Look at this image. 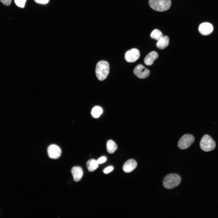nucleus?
<instances>
[{"label": "nucleus", "mask_w": 218, "mask_h": 218, "mask_svg": "<svg viewBox=\"0 0 218 218\" xmlns=\"http://www.w3.org/2000/svg\"><path fill=\"white\" fill-rule=\"evenodd\" d=\"M109 71L108 63L105 61H101L97 64L95 73L97 78L101 81L105 80L107 76Z\"/></svg>", "instance_id": "1"}, {"label": "nucleus", "mask_w": 218, "mask_h": 218, "mask_svg": "<svg viewBox=\"0 0 218 218\" xmlns=\"http://www.w3.org/2000/svg\"><path fill=\"white\" fill-rule=\"evenodd\" d=\"M181 181V177L178 174L171 173L165 177L163 181V185L166 189H171L178 186Z\"/></svg>", "instance_id": "2"}, {"label": "nucleus", "mask_w": 218, "mask_h": 218, "mask_svg": "<svg viewBox=\"0 0 218 218\" xmlns=\"http://www.w3.org/2000/svg\"><path fill=\"white\" fill-rule=\"evenodd\" d=\"M150 7L158 12H164L168 10L171 5L170 0H149Z\"/></svg>", "instance_id": "3"}, {"label": "nucleus", "mask_w": 218, "mask_h": 218, "mask_svg": "<svg viewBox=\"0 0 218 218\" xmlns=\"http://www.w3.org/2000/svg\"><path fill=\"white\" fill-rule=\"evenodd\" d=\"M200 145L202 150L205 152H209L215 148L216 144L215 141L209 135L206 134L201 139Z\"/></svg>", "instance_id": "4"}, {"label": "nucleus", "mask_w": 218, "mask_h": 218, "mask_svg": "<svg viewBox=\"0 0 218 218\" xmlns=\"http://www.w3.org/2000/svg\"><path fill=\"white\" fill-rule=\"evenodd\" d=\"M194 137L190 134H185L179 140L178 143V147L182 150L185 149L191 145L194 140Z\"/></svg>", "instance_id": "5"}, {"label": "nucleus", "mask_w": 218, "mask_h": 218, "mask_svg": "<svg viewBox=\"0 0 218 218\" xmlns=\"http://www.w3.org/2000/svg\"><path fill=\"white\" fill-rule=\"evenodd\" d=\"M140 56L139 51L136 48H132L127 51L125 54L126 61L129 63H132L137 60Z\"/></svg>", "instance_id": "6"}, {"label": "nucleus", "mask_w": 218, "mask_h": 218, "mask_svg": "<svg viewBox=\"0 0 218 218\" xmlns=\"http://www.w3.org/2000/svg\"><path fill=\"white\" fill-rule=\"evenodd\" d=\"M134 73L137 77L144 79L149 76L150 71L141 64L137 65L134 70Z\"/></svg>", "instance_id": "7"}, {"label": "nucleus", "mask_w": 218, "mask_h": 218, "mask_svg": "<svg viewBox=\"0 0 218 218\" xmlns=\"http://www.w3.org/2000/svg\"><path fill=\"white\" fill-rule=\"evenodd\" d=\"M48 157L52 159H57L61 156V150L60 147L56 145L53 144L50 145L47 149Z\"/></svg>", "instance_id": "8"}, {"label": "nucleus", "mask_w": 218, "mask_h": 218, "mask_svg": "<svg viewBox=\"0 0 218 218\" xmlns=\"http://www.w3.org/2000/svg\"><path fill=\"white\" fill-rule=\"evenodd\" d=\"M213 30V27L208 22L203 23L199 25L198 31L200 33L203 35H207L210 34Z\"/></svg>", "instance_id": "9"}, {"label": "nucleus", "mask_w": 218, "mask_h": 218, "mask_svg": "<svg viewBox=\"0 0 218 218\" xmlns=\"http://www.w3.org/2000/svg\"><path fill=\"white\" fill-rule=\"evenodd\" d=\"M73 180L75 182L80 181L83 175L82 169L80 167L74 166L72 168L71 170Z\"/></svg>", "instance_id": "10"}, {"label": "nucleus", "mask_w": 218, "mask_h": 218, "mask_svg": "<svg viewBox=\"0 0 218 218\" xmlns=\"http://www.w3.org/2000/svg\"><path fill=\"white\" fill-rule=\"evenodd\" d=\"M137 163L133 159L127 160L124 164L123 170L126 173H130L134 170L137 166Z\"/></svg>", "instance_id": "11"}, {"label": "nucleus", "mask_w": 218, "mask_h": 218, "mask_svg": "<svg viewBox=\"0 0 218 218\" xmlns=\"http://www.w3.org/2000/svg\"><path fill=\"white\" fill-rule=\"evenodd\" d=\"M157 53L154 51H152L148 54L144 59V62L147 65H151L154 61L157 58Z\"/></svg>", "instance_id": "12"}, {"label": "nucleus", "mask_w": 218, "mask_h": 218, "mask_svg": "<svg viewBox=\"0 0 218 218\" xmlns=\"http://www.w3.org/2000/svg\"><path fill=\"white\" fill-rule=\"evenodd\" d=\"M169 39L167 36H163L156 44V46L160 49H163L167 47L169 44Z\"/></svg>", "instance_id": "13"}, {"label": "nucleus", "mask_w": 218, "mask_h": 218, "mask_svg": "<svg viewBox=\"0 0 218 218\" xmlns=\"http://www.w3.org/2000/svg\"><path fill=\"white\" fill-rule=\"evenodd\" d=\"M86 166L88 170L91 172L94 171L98 168V163L95 160L91 159L87 161Z\"/></svg>", "instance_id": "14"}, {"label": "nucleus", "mask_w": 218, "mask_h": 218, "mask_svg": "<svg viewBox=\"0 0 218 218\" xmlns=\"http://www.w3.org/2000/svg\"><path fill=\"white\" fill-rule=\"evenodd\" d=\"M117 146L115 143L111 140H108L107 143V149L108 153L113 154L117 150Z\"/></svg>", "instance_id": "15"}, {"label": "nucleus", "mask_w": 218, "mask_h": 218, "mask_svg": "<svg viewBox=\"0 0 218 218\" xmlns=\"http://www.w3.org/2000/svg\"><path fill=\"white\" fill-rule=\"evenodd\" d=\"M103 110L100 107L96 106L94 107L92 110L91 114L92 116L94 118L98 117L102 113Z\"/></svg>", "instance_id": "16"}, {"label": "nucleus", "mask_w": 218, "mask_h": 218, "mask_svg": "<svg viewBox=\"0 0 218 218\" xmlns=\"http://www.w3.org/2000/svg\"><path fill=\"white\" fill-rule=\"evenodd\" d=\"M163 34L161 32L157 29L154 30L151 33L150 36L152 38L158 41L162 36Z\"/></svg>", "instance_id": "17"}, {"label": "nucleus", "mask_w": 218, "mask_h": 218, "mask_svg": "<svg viewBox=\"0 0 218 218\" xmlns=\"http://www.w3.org/2000/svg\"><path fill=\"white\" fill-rule=\"evenodd\" d=\"M26 0H14L16 5L19 7L23 8L25 6Z\"/></svg>", "instance_id": "18"}, {"label": "nucleus", "mask_w": 218, "mask_h": 218, "mask_svg": "<svg viewBox=\"0 0 218 218\" xmlns=\"http://www.w3.org/2000/svg\"><path fill=\"white\" fill-rule=\"evenodd\" d=\"M106 160V158L104 156H102L99 158L97 160L98 164H101L105 162Z\"/></svg>", "instance_id": "19"}, {"label": "nucleus", "mask_w": 218, "mask_h": 218, "mask_svg": "<svg viewBox=\"0 0 218 218\" xmlns=\"http://www.w3.org/2000/svg\"><path fill=\"white\" fill-rule=\"evenodd\" d=\"M113 169V167L111 166H109L105 168L103 172L105 173H108L111 171Z\"/></svg>", "instance_id": "20"}, {"label": "nucleus", "mask_w": 218, "mask_h": 218, "mask_svg": "<svg viewBox=\"0 0 218 218\" xmlns=\"http://www.w3.org/2000/svg\"><path fill=\"white\" fill-rule=\"evenodd\" d=\"M35 2L38 4H45L48 3L49 0H34Z\"/></svg>", "instance_id": "21"}, {"label": "nucleus", "mask_w": 218, "mask_h": 218, "mask_svg": "<svg viewBox=\"0 0 218 218\" xmlns=\"http://www.w3.org/2000/svg\"><path fill=\"white\" fill-rule=\"evenodd\" d=\"M0 1L4 5L8 6L10 5L12 0H0Z\"/></svg>", "instance_id": "22"}]
</instances>
